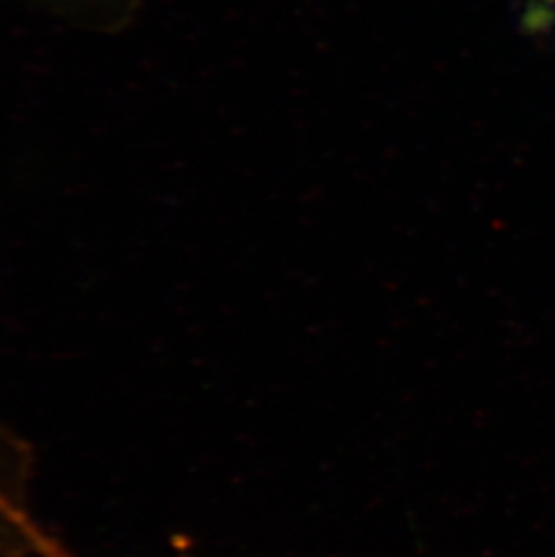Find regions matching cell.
Returning <instances> with one entry per match:
<instances>
[{
	"label": "cell",
	"mask_w": 555,
	"mask_h": 557,
	"mask_svg": "<svg viewBox=\"0 0 555 557\" xmlns=\"http://www.w3.org/2000/svg\"><path fill=\"white\" fill-rule=\"evenodd\" d=\"M62 15L92 26L111 29L120 27L126 16L136 10L137 0H46Z\"/></svg>",
	"instance_id": "obj_1"
},
{
	"label": "cell",
	"mask_w": 555,
	"mask_h": 557,
	"mask_svg": "<svg viewBox=\"0 0 555 557\" xmlns=\"http://www.w3.org/2000/svg\"><path fill=\"white\" fill-rule=\"evenodd\" d=\"M33 548L37 557H79L69 550L57 536H53L51 532L46 531L44 527H40L35 536H33Z\"/></svg>",
	"instance_id": "obj_2"
},
{
	"label": "cell",
	"mask_w": 555,
	"mask_h": 557,
	"mask_svg": "<svg viewBox=\"0 0 555 557\" xmlns=\"http://www.w3.org/2000/svg\"><path fill=\"white\" fill-rule=\"evenodd\" d=\"M0 493H4V490H2V487H0Z\"/></svg>",
	"instance_id": "obj_3"
}]
</instances>
